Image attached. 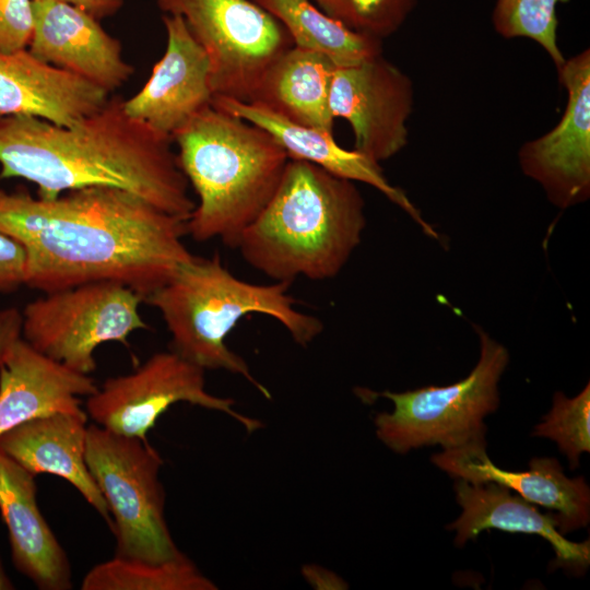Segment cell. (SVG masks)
I'll return each mask as SVG.
<instances>
[{
    "label": "cell",
    "mask_w": 590,
    "mask_h": 590,
    "mask_svg": "<svg viewBox=\"0 0 590 590\" xmlns=\"http://www.w3.org/2000/svg\"><path fill=\"white\" fill-rule=\"evenodd\" d=\"M413 97L411 79L381 54L355 66L335 68L329 105L334 119L350 123L353 150L380 163L406 145Z\"/></svg>",
    "instance_id": "cell-11"
},
{
    "label": "cell",
    "mask_w": 590,
    "mask_h": 590,
    "mask_svg": "<svg viewBox=\"0 0 590 590\" xmlns=\"http://www.w3.org/2000/svg\"><path fill=\"white\" fill-rule=\"evenodd\" d=\"M570 0H496L492 14L495 31L505 38L536 42L559 68L565 58L557 44L556 7Z\"/></svg>",
    "instance_id": "cell-25"
},
{
    "label": "cell",
    "mask_w": 590,
    "mask_h": 590,
    "mask_svg": "<svg viewBox=\"0 0 590 590\" xmlns=\"http://www.w3.org/2000/svg\"><path fill=\"white\" fill-rule=\"evenodd\" d=\"M85 460L111 516L115 556L164 563L185 555L165 519L163 459L148 439L115 434L94 423L87 426Z\"/></svg>",
    "instance_id": "cell-7"
},
{
    "label": "cell",
    "mask_w": 590,
    "mask_h": 590,
    "mask_svg": "<svg viewBox=\"0 0 590 590\" xmlns=\"http://www.w3.org/2000/svg\"><path fill=\"white\" fill-rule=\"evenodd\" d=\"M98 386L20 337L0 362V435L33 418L76 412Z\"/></svg>",
    "instance_id": "cell-18"
},
{
    "label": "cell",
    "mask_w": 590,
    "mask_h": 590,
    "mask_svg": "<svg viewBox=\"0 0 590 590\" xmlns=\"http://www.w3.org/2000/svg\"><path fill=\"white\" fill-rule=\"evenodd\" d=\"M430 460L452 479L471 483L495 482L548 509L563 535L589 524V485L582 476L568 477L555 458H533L528 471L503 470L489 459L486 441H476L442 450Z\"/></svg>",
    "instance_id": "cell-15"
},
{
    "label": "cell",
    "mask_w": 590,
    "mask_h": 590,
    "mask_svg": "<svg viewBox=\"0 0 590 590\" xmlns=\"http://www.w3.org/2000/svg\"><path fill=\"white\" fill-rule=\"evenodd\" d=\"M173 141L198 197L186 221L187 235L200 243L219 238L236 248L278 189L290 157L266 130L213 104L194 115Z\"/></svg>",
    "instance_id": "cell-5"
},
{
    "label": "cell",
    "mask_w": 590,
    "mask_h": 590,
    "mask_svg": "<svg viewBox=\"0 0 590 590\" xmlns=\"http://www.w3.org/2000/svg\"><path fill=\"white\" fill-rule=\"evenodd\" d=\"M14 589V585L10 580L9 576L5 573L4 566L0 557V590H11Z\"/></svg>",
    "instance_id": "cell-33"
},
{
    "label": "cell",
    "mask_w": 590,
    "mask_h": 590,
    "mask_svg": "<svg viewBox=\"0 0 590 590\" xmlns=\"http://www.w3.org/2000/svg\"><path fill=\"white\" fill-rule=\"evenodd\" d=\"M123 101L109 97L69 127L33 116H0V179L33 182L42 199L115 187L187 221L196 203L173 139L127 115Z\"/></svg>",
    "instance_id": "cell-2"
},
{
    "label": "cell",
    "mask_w": 590,
    "mask_h": 590,
    "mask_svg": "<svg viewBox=\"0 0 590 590\" xmlns=\"http://www.w3.org/2000/svg\"><path fill=\"white\" fill-rule=\"evenodd\" d=\"M87 413L58 412L33 418L0 435V453L32 474H54L73 485L111 529L107 503L85 460Z\"/></svg>",
    "instance_id": "cell-20"
},
{
    "label": "cell",
    "mask_w": 590,
    "mask_h": 590,
    "mask_svg": "<svg viewBox=\"0 0 590 590\" xmlns=\"http://www.w3.org/2000/svg\"><path fill=\"white\" fill-rule=\"evenodd\" d=\"M22 314L15 307L0 309V362L21 337Z\"/></svg>",
    "instance_id": "cell-30"
},
{
    "label": "cell",
    "mask_w": 590,
    "mask_h": 590,
    "mask_svg": "<svg viewBox=\"0 0 590 590\" xmlns=\"http://www.w3.org/2000/svg\"><path fill=\"white\" fill-rule=\"evenodd\" d=\"M291 283L253 284L233 275L219 253L192 256L144 302L161 314L170 334V350L206 370H226L245 378L266 399L271 392L246 361L226 344L238 321L262 314L279 321L300 346L323 330L322 321L297 310Z\"/></svg>",
    "instance_id": "cell-4"
},
{
    "label": "cell",
    "mask_w": 590,
    "mask_h": 590,
    "mask_svg": "<svg viewBox=\"0 0 590 590\" xmlns=\"http://www.w3.org/2000/svg\"><path fill=\"white\" fill-rule=\"evenodd\" d=\"M26 252L10 236L0 233V294L15 292L25 285Z\"/></svg>",
    "instance_id": "cell-29"
},
{
    "label": "cell",
    "mask_w": 590,
    "mask_h": 590,
    "mask_svg": "<svg viewBox=\"0 0 590 590\" xmlns=\"http://www.w3.org/2000/svg\"><path fill=\"white\" fill-rule=\"evenodd\" d=\"M532 436L554 440L567 457L570 469H577L580 456L590 451V385L574 398L558 391L543 421L535 425Z\"/></svg>",
    "instance_id": "cell-26"
},
{
    "label": "cell",
    "mask_w": 590,
    "mask_h": 590,
    "mask_svg": "<svg viewBox=\"0 0 590 590\" xmlns=\"http://www.w3.org/2000/svg\"><path fill=\"white\" fill-rule=\"evenodd\" d=\"M167 44L142 88L123 101L127 115L173 139L194 115L212 105L211 63L179 15L164 14Z\"/></svg>",
    "instance_id": "cell-13"
},
{
    "label": "cell",
    "mask_w": 590,
    "mask_h": 590,
    "mask_svg": "<svg viewBox=\"0 0 590 590\" xmlns=\"http://www.w3.org/2000/svg\"><path fill=\"white\" fill-rule=\"evenodd\" d=\"M365 202L354 181L290 160L280 185L236 249L275 282L337 276L362 240Z\"/></svg>",
    "instance_id": "cell-3"
},
{
    "label": "cell",
    "mask_w": 590,
    "mask_h": 590,
    "mask_svg": "<svg viewBox=\"0 0 590 590\" xmlns=\"http://www.w3.org/2000/svg\"><path fill=\"white\" fill-rule=\"evenodd\" d=\"M286 30L293 46L327 57L337 68L351 67L382 54V40L356 32L311 0H252Z\"/></svg>",
    "instance_id": "cell-23"
},
{
    "label": "cell",
    "mask_w": 590,
    "mask_h": 590,
    "mask_svg": "<svg viewBox=\"0 0 590 590\" xmlns=\"http://www.w3.org/2000/svg\"><path fill=\"white\" fill-rule=\"evenodd\" d=\"M335 68L323 55L292 46L264 72L250 103L333 134L329 97Z\"/></svg>",
    "instance_id": "cell-22"
},
{
    "label": "cell",
    "mask_w": 590,
    "mask_h": 590,
    "mask_svg": "<svg viewBox=\"0 0 590 590\" xmlns=\"http://www.w3.org/2000/svg\"><path fill=\"white\" fill-rule=\"evenodd\" d=\"M456 500L462 512L446 527L455 530V544L462 547L487 529L509 533L536 534L553 547L557 567L582 576L590 564V542L567 540L557 529L552 512L542 514L536 505L512 495L510 489L495 482L471 483L455 479Z\"/></svg>",
    "instance_id": "cell-17"
},
{
    "label": "cell",
    "mask_w": 590,
    "mask_h": 590,
    "mask_svg": "<svg viewBox=\"0 0 590 590\" xmlns=\"http://www.w3.org/2000/svg\"><path fill=\"white\" fill-rule=\"evenodd\" d=\"M212 104L266 130L290 160L309 162L334 176L376 188L405 211L428 236L438 237L406 194L389 182L379 163L340 146L333 134L293 122L256 103L214 97Z\"/></svg>",
    "instance_id": "cell-19"
},
{
    "label": "cell",
    "mask_w": 590,
    "mask_h": 590,
    "mask_svg": "<svg viewBox=\"0 0 590 590\" xmlns=\"http://www.w3.org/2000/svg\"><path fill=\"white\" fill-rule=\"evenodd\" d=\"M204 371L172 350L157 352L133 371L107 378L87 397L85 411L96 425L140 439L179 402L226 414L249 434L262 428L260 420L238 412L233 399L210 393Z\"/></svg>",
    "instance_id": "cell-10"
},
{
    "label": "cell",
    "mask_w": 590,
    "mask_h": 590,
    "mask_svg": "<svg viewBox=\"0 0 590 590\" xmlns=\"http://www.w3.org/2000/svg\"><path fill=\"white\" fill-rule=\"evenodd\" d=\"M306 580L316 589H346L347 585L339 576L326 568L307 565L303 567Z\"/></svg>",
    "instance_id": "cell-31"
},
{
    "label": "cell",
    "mask_w": 590,
    "mask_h": 590,
    "mask_svg": "<svg viewBox=\"0 0 590 590\" xmlns=\"http://www.w3.org/2000/svg\"><path fill=\"white\" fill-rule=\"evenodd\" d=\"M143 297L116 281H93L44 293L27 303L21 337L37 351L91 375L95 350L106 342L128 345V338L149 326L140 315Z\"/></svg>",
    "instance_id": "cell-8"
},
{
    "label": "cell",
    "mask_w": 590,
    "mask_h": 590,
    "mask_svg": "<svg viewBox=\"0 0 590 590\" xmlns=\"http://www.w3.org/2000/svg\"><path fill=\"white\" fill-rule=\"evenodd\" d=\"M557 72L567 91L565 111L552 130L526 142L518 158L547 199L567 209L590 196V50L565 60Z\"/></svg>",
    "instance_id": "cell-12"
},
{
    "label": "cell",
    "mask_w": 590,
    "mask_h": 590,
    "mask_svg": "<svg viewBox=\"0 0 590 590\" xmlns=\"http://www.w3.org/2000/svg\"><path fill=\"white\" fill-rule=\"evenodd\" d=\"M347 27L379 39L396 33L417 0H311Z\"/></svg>",
    "instance_id": "cell-27"
},
{
    "label": "cell",
    "mask_w": 590,
    "mask_h": 590,
    "mask_svg": "<svg viewBox=\"0 0 590 590\" xmlns=\"http://www.w3.org/2000/svg\"><path fill=\"white\" fill-rule=\"evenodd\" d=\"M34 30L28 50L42 61L76 74L109 94L134 69L120 42L87 12L56 0H32Z\"/></svg>",
    "instance_id": "cell-14"
},
{
    "label": "cell",
    "mask_w": 590,
    "mask_h": 590,
    "mask_svg": "<svg viewBox=\"0 0 590 590\" xmlns=\"http://www.w3.org/2000/svg\"><path fill=\"white\" fill-rule=\"evenodd\" d=\"M110 94L22 49L0 51V116H33L73 126L98 111Z\"/></svg>",
    "instance_id": "cell-16"
},
{
    "label": "cell",
    "mask_w": 590,
    "mask_h": 590,
    "mask_svg": "<svg viewBox=\"0 0 590 590\" xmlns=\"http://www.w3.org/2000/svg\"><path fill=\"white\" fill-rule=\"evenodd\" d=\"M480 357L462 380L447 386H427L415 390L375 392L356 388L364 402L387 398L392 412L374 417L377 438L390 450L405 455L422 447L442 450L485 441L484 418L499 405L498 384L509 363L507 349L475 327Z\"/></svg>",
    "instance_id": "cell-6"
},
{
    "label": "cell",
    "mask_w": 590,
    "mask_h": 590,
    "mask_svg": "<svg viewBox=\"0 0 590 590\" xmlns=\"http://www.w3.org/2000/svg\"><path fill=\"white\" fill-rule=\"evenodd\" d=\"M35 475L0 453V512L9 531L12 562L40 590H69V558L36 500Z\"/></svg>",
    "instance_id": "cell-21"
},
{
    "label": "cell",
    "mask_w": 590,
    "mask_h": 590,
    "mask_svg": "<svg viewBox=\"0 0 590 590\" xmlns=\"http://www.w3.org/2000/svg\"><path fill=\"white\" fill-rule=\"evenodd\" d=\"M74 5L97 20L108 17L117 13L123 4V0H56Z\"/></svg>",
    "instance_id": "cell-32"
},
{
    "label": "cell",
    "mask_w": 590,
    "mask_h": 590,
    "mask_svg": "<svg viewBox=\"0 0 590 590\" xmlns=\"http://www.w3.org/2000/svg\"><path fill=\"white\" fill-rule=\"evenodd\" d=\"M82 590H215L217 586L186 555L146 563L115 556L84 576Z\"/></svg>",
    "instance_id": "cell-24"
},
{
    "label": "cell",
    "mask_w": 590,
    "mask_h": 590,
    "mask_svg": "<svg viewBox=\"0 0 590 590\" xmlns=\"http://www.w3.org/2000/svg\"><path fill=\"white\" fill-rule=\"evenodd\" d=\"M32 0H0V51L27 49L34 30Z\"/></svg>",
    "instance_id": "cell-28"
},
{
    "label": "cell",
    "mask_w": 590,
    "mask_h": 590,
    "mask_svg": "<svg viewBox=\"0 0 590 590\" xmlns=\"http://www.w3.org/2000/svg\"><path fill=\"white\" fill-rule=\"evenodd\" d=\"M0 233L23 246L25 285L42 293L116 281L144 302L193 256L186 220L107 186L42 199L0 185Z\"/></svg>",
    "instance_id": "cell-1"
},
{
    "label": "cell",
    "mask_w": 590,
    "mask_h": 590,
    "mask_svg": "<svg viewBox=\"0 0 590 590\" xmlns=\"http://www.w3.org/2000/svg\"><path fill=\"white\" fill-rule=\"evenodd\" d=\"M179 15L206 52L214 97L250 102L268 68L293 46L283 25L252 0H156Z\"/></svg>",
    "instance_id": "cell-9"
}]
</instances>
